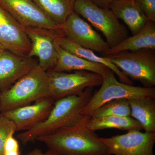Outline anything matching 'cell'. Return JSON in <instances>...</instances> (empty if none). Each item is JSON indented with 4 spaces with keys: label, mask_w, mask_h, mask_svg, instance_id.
Segmentation results:
<instances>
[{
    "label": "cell",
    "mask_w": 155,
    "mask_h": 155,
    "mask_svg": "<svg viewBox=\"0 0 155 155\" xmlns=\"http://www.w3.org/2000/svg\"><path fill=\"white\" fill-rule=\"evenodd\" d=\"M93 87H87L79 94L64 97L55 101L47 119L30 130L17 135L22 144L33 142L42 136L53 133L58 129L75 125L83 116L81 113L93 95Z\"/></svg>",
    "instance_id": "7a4b0ae2"
},
{
    "label": "cell",
    "mask_w": 155,
    "mask_h": 155,
    "mask_svg": "<svg viewBox=\"0 0 155 155\" xmlns=\"http://www.w3.org/2000/svg\"><path fill=\"white\" fill-rule=\"evenodd\" d=\"M42 11L61 25L69 15L74 12L75 0H33Z\"/></svg>",
    "instance_id": "44dd1931"
},
{
    "label": "cell",
    "mask_w": 155,
    "mask_h": 155,
    "mask_svg": "<svg viewBox=\"0 0 155 155\" xmlns=\"http://www.w3.org/2000/svg\"><path fill=\"white\" fill-rule=\"evenodd\" d=\"M128 100L130 116L141 124L146 132H155V98H133Z\"/></svg>",
    "instance_id": "d6986e66"
},
{
    "label": "cell",
    "mask_w": 155,
    "mask_h": 155,
    "mask_svg": "<svg viewBox=\"0 0 155 155\" xmlns=\"http://www.w3.org/2000/svg\"><path fill=\"white\" fill-rule=\"evenodd\" d=\"M38 64L6 50L0 54V92L9 88Z\"/></svg>",
    "instance_id": "5bb4252c"
},
{
    "label": "cell",
    "mask_w": 155,
    "mask_h": 155,
    "mask_svg": "<svg viewBox=\"0 0 155 155\" xmlns=\"http://www.w3.org/2000/svg\"><path fill=\"white\" fill-rule=\"evenodd\" d=\"M55 43L61 48L87 61L103 64L107 67L118 76L122 83L130 85L133 84L132 81L124 75L120 69L112 64L106 57L97 55L93 51L78 45L69 40L64 35H58L55 39Z\"/></svg>",
    "instance_id": "ac0fdd59"
},
{
    "label": "cell",
    "mask_w": 155,
    "mask_h": 155,
    "mask_svg": "<svg viewBox=\"0 0 155 155\" xmlns=\"http://www.w3.org/2000/svg\"><path fill=\"white\" fill-rule=\"evenodd\" d=\"M0 6L22 27L44 28L62 33V26L48 17L33 0H0Z\"/></svg>",
    "instance_id": "ba28073f"
},
{
    "label": "cell",
    "mask_w": 155,
    "mask_h": 155,
    "mask_svg": "<svg viewBox=\"0 0 155 155\" xmlns=\"http://www.w3.org/2000/svg\"><path fill=\"white\" fill-rule=\"evenodd\" d=\"M16 131L17 127L14 122L2 115L0 117V155H4V145L7 137Z\"/></svg>",
    "instance_id": "603a6c76"
},
{
    "label": "cell",
    "mask_w": 155,
    "mask_h": 155,
    "mask_svg": "<svg viewBox=\"0 0 155 155\" xmlns=\"http://www.w3.org/2000/svg\"><path fill=\"white\" fill-rule=\"evenodd\" d=\"M88 126L94 131L108 128L127 130L143 129L141 124L130 116H107L99 118L91 116Z\"/></svg>",
    "instance_id": "ffe728a7"
},
{
    "label": "cell",
    "mask_w": 155,
    "mask_h": 155,
    "mask_svg": "<svg viewBox=\"0 0 155 155\" xmlns=\"http://www.w3.org/2000/svg\"><path fill=\"white\" fill-rule=\"evenodd\" d=\"M23 28L31 42V49L28 57L38 58V65L45 71L52 70L58 58L55 39L63 34L44 28Z\"/></svg>",
    "instance_id": "30bf717a"
},
{
    "label": "cell",
    "mask_w": 155,
    "mask_h": 155,
    "mask_svg": "<svg viewBox=\"0 0 155 155\" xmlns=\"http://www.w3.org/2000/svg\"><path fill=\"white\" fill-rule=\"evenodd\" d=\"M104 155H114L111 154L109 153H106V154H105Z\"/></svg>",
    "instance_id": "4dcf8cb0"
},
{
    "label": "cell",
    "mask_w": 155,
    "mask_h": 155,
    "mask_svg": "<svg viewBox=\"0 0 155 155\" xmlns=\"http://www.w3.org/2000/svg\"><path fill=\"white\" fill-rule=\"evenodd\" d=\"M55 100L50 97L40 99L34 103L3 113L14 122L17 131H25L45 121L49 115Z\"/></svg>",
    "instance_id": "7c38bea8"
},
{
    "label": "cell",
    "mask_w": 155,
    "mask_h": 155,
    "mask_svg": "<svg viewBox=\"0 0 155 155\" xmlns=\"http://www.w3.org/2000/svg\"><path fill=\"white\" fill-rule=\"evenodd\" d=\"M143 49L155 50V22L148 20L142 29L132 36L127 37L116 46L110 48L102 57L126 51Z\"/></svg>",
    "instance_id": "2e32d148"
},
{
    "label": "cell",
    "mask_w": 155,
    "mask_h": 155,
    "mask_svg": "<svg viewBox=\"0 0 155 155\" xmlns=\"http://www.w3.org/2000/svg\"><path fill=\"white\" fill-rule=\"evenodd\" d=\"M50 97L55 101L64 97L79 94L87 87L100 86L103 81L99 74L88 71H74L73 73L47 72Z\"/></svg>",
    "instance_id": "52a82bcc"
},
{
    "label": "cell",
    "mask_w": 155,
    "mask_h": 155,
    "mask_svg": "<svg viewBox=\"0 0 155 155\" xmlns=\"http://www.w3.org/2000/svg\"><path fill=\"white\" fill-rule=\"evenodd\" d=\"M6 49L5 48V47L0 43V54H1L2 52H3L4 51L6 50Z\"/></svg>",
    "instance_id": "f1b7e54d"
},
{
    "label": "cell",
    "mask_w": 155,
    "mask_h": 155,
    "mask_svg": "<svg viewBox=\"0 0 155 155\" xmlns=\"http://www.w3.org/2000/svg\"><path fill=\"white\" fill-rule=\"evenodd\" d=\"M95 5L102 8L110 9L111 5L115 0H90Z\"/></svg>",
    "instance_id": "484cf974"
},
{
    "label": "cell",
    "mask_w": 155,
    "mask_h": 155,
    "mask_svg": "<svg viewBox=\"0 0 155 155\" xmlns=\"http://www.w3.org/2000/svg\"><path fill=\"white\" fill-rule=\"evenodd\" d=\"M122 73L144 87L155 85V50L126 51L105 56Z\"/></svg>",
    "instance_id": "277c9868"
},
{
    "label": "cell",
    "mask_w": 155,
    "mask_h": 155,
    "mask_svg": "<svg viewBox=\"0 0 155 155\" xmlns=\"http://www.w3.org/2000/svg\"><path fill=\"white\" fill-rule=\"evenodd\" d=\"M131 110L127 99H119L106 103L93 113L92 118L107 116H130Z\"/></svg>",
    "instance_id": "7402d4cb"
},
{
    "label": "cell",
    "mask_w": 155,
    "mask_h": 155,
    "mask_svg": "<svg viewBox=\"0 0 155 155\" xmlns=\"http://www.w3.org/2000/svg\"><path fill=\"white\" fill-rule=\"evenodd\" d=\"M27 155H59L57 153L52 150H49L45 152L42 151L41 150L38 148L34 149L30 152L28 153Z\"/></svg>",
    "instance_id": "4316f807"
},
{
    "label": "cell",
    "mask_w": 155,
    "mask_h": 155,
    "mask_svg": "<svg viewBox=\"0 0 155 155\" xmlns=\"http://www.w3.org/2000/svg\"><path fill=\"white\" fill-rule=\"evenodd\" d=\"M14 134L11 133L7 137L4 145V152L19 151V143L17 140L14 137Z\"/></svg>",
    "instance_id": "d4e9b609"
},
{
    "label": "cell",
    "mask_w": 155,
    "mask_h": 155,
    "mask_svg": "<svg viewBox=\"0 0 155 155\" xmlns=\"http://www.w3.org/2000/svg\"><path fill=\"white\" fill-rule=\"evenodd\" d=\"M91 116H84L75 125L42 136L36 140L59 155H104L107 147L88 127Z\"/></svg>",
    "instance_id": "6da1fadb"
},
{
    "label": "cell",
    "mask_w": 155,
    "mask_h": 155,
    "mask_svg": "<svg viewBox=\"0 0 155 155\" xmlns=\"http://www.w3.org/2000/svg\"><path fill=\"white\" fill-rule=\"evenodd\" d=\"M103 81L99 90L92 97L84 108L82 116H91L98 108L113 100L133 98L155 97V88L133 86L119 82L115 73L110 69L103 75Z\"/></svg>",
    "instance_id": "5b68a950"
},
{
    "label": "cell",
    "mask_w": 155,
    "mask_h": 155,
    "mask_svg": "<svg viewBox=\"0 0 155 155\" xmlns=\"http://www.w3.org/2000/svg\"><path fill=\"white\" fill-rule=\"evenodd\" d=\"M57 49L58 61L53 71L63 72L85 71L102 76L109 69L103 64L87 61L75 55L57 44Z\"/></svg>",
    "instance_id": "9a60e30c"
},
{
    "label": "cell",
    "mask_w": 155,
    "mask_h": 155,
    "mask_svg": "<svg viewBox=\"0 0 155 155\" xmlns=\"http://www.w3.org/2000/svg\"><path fill=\"white\" fill-rule=\"evenodd\" d=\"M74 11L102 32L110 48L116 46L128 37L125 26L110 9L100 8L90 0H75Z\"/></svg>",
    "instance_id": "8992f818"
},
{
    "label": "cell",
    "mask_w": 155,
    "mask_h": 155,
    "mask_svg": "<svg viewBox=\"0 0 155 155\" xmlns=\"http://www.w3.org/2000/svg\"><path fill=\"white\" fill-rule=\"evenodd\" d=\"M136 3L150 21L155 22V0H135Z\"/></svg>",
    "instance_id": "cb8c5ba5"
},
{
    "label": "cell",
    "mask_w": 155,
    "mask_h": 155,
    "mask_svg": "<svg viewBox=\"0 0 155 155\" xmlns=\"http://www.w3.org/2000/svg\"><path fill=\"white\" fill-rule=\"evenodd\" d=\"M50 97L47 72L38 64L7 89L1 92L2 114Z\"/></svg>",
    "instance_id": "3957f363"
},
{
    "label": "cell",
    "mask_w": 155,
    "mask_h": 155,
    "mask_svg": "<svg viewBox=\"0 0 155 155\" xmlns=\"http://www.w3.org/2000/svg\"><path fill=\"white\" fill-rule=\"evenodd\" d=\"M110 10L118 19L124 21L132 35L141 30L149 20L138 8L135 0H115Z\"/></svg>",
    "instance_id": "e0dca14e"
},
{
    "label": "cell",
    "mask_w": 155,
    "mask_h": 155,
    "mask_svg": "<svg viewBox=\"0 0 155 155\" xmlns=\"http://www.w3.org/2000/svg\"><path fill=\"white\" fill-rule=\"evenodd\" d=\"M4 155H20L19 151H12L4 152Z\"/></svg>",
    "instance_id": "83f0119b"
},
{
    "label": "cell",
    "mask_w": 155,
    "mask_h": 155,
    "mask_svg": "<svg viewBox=\"0 0 155 155\" xmlns=\"http://www.w3.org/2000/svg\"><path fill=\"white\" fill-rule=\"evenodd\" d=\"M0 43L18 55L28 56L31 42L23 27L0 6Z\"/></svg>",
    "instance_id": "4fadbf2b"
},
{
    "label": "cell",
    "mask_w": 155,
    "mask_h": 155,
    "mask_svg": "<svg viewBox=\"0 0 155 155\" xmlns=\"http://www.w3.org/2000/svg\"><path fill=\"white\" fill-rule=\"evenodd\" d=\"M100 138L107 147V153L111 154L154 155L155 132L131 130L125 134Z\"/></svg>",
    "instance_id": "9c48e42d"
},
{
    "label": "cell",
    "mask_w": 155,
    "mask_h": 155,
    "mask_svg": "<svg viewBox=\"0 0 155 155\" xmlns=\"http://www.w3.org/2000/svg\"><path fill=\"white\" fill-rule=\"evenodd\" d=\"M2 116V108H1V92H0V117Z\"/></svg>",
    "instance_id": "f546056e"
},
{
    "label": "cell",
    "mask_w": 155,
    "mask_h": 155,
    "mask_svg": "<svg viewBox=\"0 0 155 155\" xmlns=\"http://www.w3.org/2000/svg\"><path fill=\"white\" fill-rule=\"evenodd\" d=\"M64 36L82 47L103 53L110 48L99 34L75 12L72 13L62 25Z\"/></svg>",
    "instance_id": "8fae6325"
}]
</instances>
